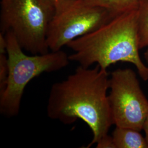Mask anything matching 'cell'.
<instances>
[{
  "label": "cell",
  "instance_id": "cell-1",
  "mask_svg": "<svg viewBox=\"0 0 148 148\" xmlns=\"http://www.w3.org/2000/svg\"><path fill=\"white\" fill-rule=\"evenodd\" d=\"M109 74L97 65L90 69L79 65L65 79L53 84L48 95V117L64 125L81 120L93 134L87 148L108 134L113 125L108 90Z\"/></svg>",
  "mask_w": 148,
  "mask_h": 148
},
{
  "label": "cell",
  "instance_id": "cell-3",
  "mask_svg": "<svg viewBox=\"0 0 148 148\" xmlns=\"http://www.w3.org/2000/svg\"><path fill=\"white\" fill-rule=\"evenodd\" d=\"M8 60V75L0 91V112L8 117L16 116L27 84L45 73H52L69 65V56L62 49L40 54L27 55L12 32L5 34Z\"/></svg>",
  "mask_w": 148,
  "mask_h": 148
},
{
  "label": "cell",
  "instance_id": "cell-12",
  "mask_svg": "<svg viewBox=\"0 0 148 148\" xmlns=\"http://www.w3.org/2000/svg\"><path fill=\"white\" fill-rule=\"evenodd\" d=\"M0 54H7V42L5 34L0 32Z\"/></svg>",
  "mask_w": 148,
  "mask_h": 148
},
{
  "label": "cell",
  "instance_id": "cell-4",
  "mask_svg": "<svg viewBox=\"0 0 148 148\" xmlns=\"http://www.w3.org/2000/svg\"><path fill=\"white\" fill-rule=\"evenodd\" d=\"M54 9L52 0H0V32H12L23 50L32 54L48 53Z\"/></svg>",
  "mask_w": 148,
  "mask_h": 148
},
{
  "label": "cell",
  "instance_id": "cell-6",
  "mask_svg": "<svg viewBox=\"0 0 148 148\" xmlns=\"http://www.w3.org/2000/svg\"><path fill=\"white\" fill-rule=\"evenodd\" d=\"M108 95L113 125L141 131L148 113V100L131 69L111 73Z\"/></svg>",
  "mask_w": 148,
  "mask_h": 148
},
{
  "label": "cell",
  "instance_id": "cell-11",
  "mask_svg": "<svg viewBox=\"0 0 148 148\" xmlns=\"http://www.w3.org/2000/svg\"><path fill=\"white\" fill-rule=\"evenodd\" d=\"M97 148H116L114 143L112 136L108 134L101 138V139L96 143Z\"/></svg>",
  "mask_w": 148,
  "mask_h": 148
},
{
  "label": "cell",
  "instance_id": "cell-13",
  "mask_svg": "<svg viewBox=\"0 0 148 148\" xmlns=\"http://www.w3.org/2000/svg\"><path fill=\"white\" fill-rule=\"evenodd\" d=\"M143 130L144 131L145 134V138L146 139V140H147L148 144V113L147 117L145 120V121L144 122Z\"/></svg>",
  "mask_w": 148,
  "mask_h": 148
},
{
  "label": "cell",
  "instance_id": "cell-7",
  "mask_svg": "<svg viewBox=\"0 0 148 148\" xmlns=\"http://www.w3.org/2000/svg\"><path fill=\"white\" fill-rule=\"evenodd\" d=\"M111 136L116 148H148L145 138L131 128L116 126Z\"/></svg>",
  "mask_w": 148,
  "mask_h": 148
},
{
  "label": "cell",
  "instance_id": "cell-14",
  "mask_svg": "<svg viewBox=\"0 0 148 148\" xmlns=\"http://www.w3.org/2000/svg\"><path fill=\"white\" fill-rule=\"evenodd\" d=\"M144 57L148 65V49L145 52V53H144Z\"/></svg>",
  "mask_w": 148,
  "mask_h": 148
},
{
  "label": "cell",
  "instance_id": "cell-15",
  "mask_svg": "<svg viewBox=\"0 0 148 148\" xmlns=\"http://www.w3.org/2000/svg\"><path fill=\"white\" fill-rule=\"evenodd\" d=\"M52 1H53V2L54 1H56V0H52Z\"/></svg>",
  "mask_w": 148,
  "mask_h": 148
},
{
  "label": "cell",
  "instance_id": "cell-8",
  "mask_svg": "<svg viewBox=\"0 0 148 148\" xmlns=\"http://www.w3.org/2000/svg\"><path fill=\"white\" fill-rule=\"evenodd\" d=\"M137 38L139 49L148 46V0L138 4Z\"/></svg>",
  "mask_w": 148,
  "mask_h": 148
},
{
  "label": "cell",
  "instance_id": "cell-5",
  "mask_svg": "<svg viewBox=\"0 0 148 148\" xmlns=\"http://www.w3.org/2000/svg\"><path fill=\"white\" fill-rule=\"evenodd\" d=\"M47 34L51 51H58L75 39L93 32L113 17L104 7L86 0H56Z\"/></svg>",
  "mask_w": 148,
  "mask_h": 148
},
{
  "label": "cell",
  "instance_id": "cell-9",
  "mask_svg": "<svg viewBox=\"0 0 148 148\" xmlns=\"http://www.w3.org/2000/svg\"><path fill=\"white\" fill-rule=\"evenodd\" d=\"M139 0H86L92 5L101 6L109 12L114 18L138 5Z\"/></svg>",
  "mask_w": 148,
  "mask_h": 148
},
{
  "label": "cell",
  "instance_id": "cell-10",
  "mask_svg": "<svg viewBox=\"0 0 148 148\" xmlns=\"http://www.w3.org/2000/svg\"><path fill=\"white\" fill-rule=\"evenodd\" d=\"M8 75V60L7 54H0V91L5 86Z\"/></svg>",
  "mask_w": 148,
  "mask_h": 148
},
{
  "label": "cell",
  "instance_id": "cell-2",
  "mask_svg": "<svg viewBox=\"0 0 148 148\" xmlns=\"http://www.w3.org/2000/svg\"><path fill=\"white\" fill-rule=\"evenodd\" d=\"M138 5L118 14L95 31L77 38L66 46L73 51L70 62L85 68L96 63L107 70L117 62L135 65L144 81L148 80V66L139 55L137 38Z\"/></svg>",
  "mask_w": 148,
  "mask_h": 148
}]
</instances>
